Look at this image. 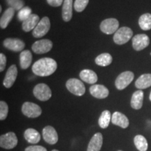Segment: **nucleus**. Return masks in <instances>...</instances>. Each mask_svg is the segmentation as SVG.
I'll list each match as a JSON object with an SVG mask.
<instances>
[{
    "label": "nucleus",
    "instance_id": "4c0bfd02",
    "mask_svg": "<svg viewBox=\"0 0 151 151\" xmlns=\"http://www.w3.org/2000/svg\"><path fill=\"white\" fill-rule=\"evenodd\" d=\"M52 151H60V150H56V149H54V150H52Z\"/></svg>",
    "mask_w": 151,
    "mask_h": 151
},
{
    "label": "nucleus",
    "instance_id": "72a5a7b5",
    "mask_svg": "<svg viewBox=\"0 0 151 151\" xmlns=\"http://www.w3.org/2000/svg\"><path fill=\"white\" fill-rule=\"evenodd\" d=\"M24 151H47V150L41 146H30L26 148Z\"/></svg>",
    "mask_w": 151,
    "mask_h": 151
},
{
    "label": "nucleus",
    "instance_id": "f03ea898",
    "mask_svg": "<svg viewBox=\"0 0 151 151\" xmlns=\"http://www.w3.org/2000/svg\"><path fill=\"white\" fill-rule=\"evenodd\" d=\"M132 36L133 32L129 27H120L113 36V41L118 45H123L132 39Z\"/></svg>",
    "mask_w": 151,
    "mask_h": 151
},
{
    "label": "nucleus",
    "instance_id": "58836bf2",
    "mask_svg": "<svg viewBox=\"0 0 151 151\" xmlns=\"http://www.w3.org/2000/svg\"><path fill=\"white\" fill-rule=\"evenodd\" d=\"M118 151H122V150H118Z\"/></svg>",
    "mask_w": 151,
    "mask_h": 151
},
{
    "label": "nucleus",
    "instance_id": "f257e3e1",
    "mask_svg": "<svg viewBox=\"0 0 151 151\" xmlns=\"http://www.w3.org/2000/svg\"><path fill=\"white\" fill-rule=\"evenodd\" d=\"M58 64L52 58H44L37 60L32 65V71L39 76H48L56 71Z\"/></svg>",
    "mask_w": 151,
    "mask_h": 151
},
{
    "label": "nucleus",
    "instance_id": "4468645a",
    "mask_svg": "<svg viewBox=\"0 0 151 151\" xmlns=\"http://www.w3.org/2000/svg\"><path fill=\"white\" fill-rule=\"evenodd\" d=\"M18 76V69L15 65H11L8 69L5 78L4 79L3 85L5 88H10L14 84Z\"/></svg>",
    "mask_w": 151,
    "mask_h": 151
},
{
    "label": "nucleus",
    "instance_id": "e433bc0d",
    "mask_svg": "<svg viewBox=\"0 0 151 151\" xmlns=\"http://www.w3.org/2000/svg\"><path fill=\"white\" fill-rule=\"evenodd\" d=\"M149 99H150V100L151 101V92H150V97H149Z\"/></svg>",
    "mask_w": 151,
    "mask_h": 151
},
{
    "label": "nucleus",
    "instance_id": "dca6fc26",
    "mask_svg": "<svg viewBox=\"0 0 151 151\" xmlns=\"http://www.w3.org/2000/svg\"><path fill=\"white\" fill-rule=\"evenodd\" d=\"M103 145V136L100 132L94 134L88 143L87 151H100Z\"/></svg>",
    "mask_w": 151,
    "mask_h": 151
},
{
    "label": "nucleus",
    "instance_id": "ea45409f",
    "mask_svg": "<svg viewBox=\"0 0 151 151\" xmlns=\"http://www.w3.org/2000/svg\"><path fill=\"white\" fill-rule=\"evenodd\" d=\"M150 55H151V52H150Z\"/></svg>",
    "mask_w": 151,
    "mask_h": 151
},
{
    "label": "nucleus",
    "instance_id": "473e14b6",
    "mask_svg": "<svg viewBox=\"0 0 151 151\" xmlns=\"http://www.w3.org/2000/svg\"><path fill=\"white\" fill-rule=\"evenodd\" d=\"M9 106L8 104L4 101H0V120H4L8 116Z\"/></svg>",
    "mask_w": 151,
    "mask_h": 151
},
{
    "label": "nucleus",
    "instance_id": "0eeeda50",
    "mask_svg": "<svg viewBox=\"0 0 151 151\" xmlns=\"http://www.w3.org/2000/svg\"><path fill=\"white\" fill-rule=\"evenodd\" d=\"M134 77V73L129 71H124L120 73L115 81V85H116L117 89L122 90L127 88L132 82Z\"/></svg>",
    "mask_w": 151,
    "mask_h": 151
},
{
    "label": "nucleus",
    "instance_id": "f704fd0d",
    "mask_svg": "<svg viewBox=\"0 0 151 151\" xmlns=\"http://www.w3.org/2000/svg\"><path fill=\"white\" fill-rule=\"evenodd\" d=\"M6 65V58L3 53L0 54V71H3L5 69Z\"/></svg>",
    "mask_w": 151,
    "mask_h": 151
},
{
    "label": "nucleus",
    "instance_id": "ddd939ff",
    "mask_svg": "<svg viewBox=\"0 0 151 151\" xmlns=\"http://www.w3.org/2000/svg\"><path fill=\"white\" fill-rule=\"evenodd\" d=\"M43 138L47 143L54 145L58 141V134L55 129L52 126H46L43 129Z\"/></svg>",
    "mask_w": 151,
    "mask_h": 151
},
{
    "label": "nucleus",
    "instance_id": "c9c22d12",
    "mask_svg": "<svg viewBox=\"0 0 151 151\" xmlns=\"http://www.w3.org/2000/svg\"><path fill=\"white\" fill-rule=\"evenodd\" d=\"M47 2L50 6L53 7H58L63 4L64 0H46Z\"/></svg>",
    "mask_w": 151,
    "mask_h": 151
},
{
    "label": "nucleus",
    "instance_id": "9d476101",
    "mask_svg": "<svg viewBox=\"0 0 151 151\" xmlns=\"http://www.w3.org/2000/svg\"><path fill=\"white\" fill-rule=\"evenodd\" d=\"M52 48V42L49 39H41L33 43L32 49L36 54H43L50 51Z\"/></svg>",
    "mask_w": 151,
    "mask_h": 151
},
{
    "label": "nucleus",
    "instance_id": "6ab92c4d",
    "mask_svg": "<svg viewBox=\"0 0 151 151\" xmlns=\"http://www.w3.org/2000/svg\"><path fill=\"white\" fill-rule=\"evenodd\" d=\"M24 138L28 143L36 144L41 140V134L39 132L33 128H28L24 131Z\"/></svg>",
    "mask_w": 151,
    "mask_h": 151
},
{
    "label": "nucleus",
    "instance_id": "423d86ee",
    "mask_svg": "<svg viewBox=\"0 0 151 151\" xmlns=\"http://www.w3.org/2000/svg\"><path fill=\"white\" fill-rule=\"evenodd\" d=\"M18 139L14 132H8L0 137V146L6 150L14 148L18 145Z\"/></svg>",
    "mask_w": 151,
    "mask_h": 151
},
{
    "label": "nucleus",
    "instance_id": "c85d7f7f",
    "mask_svg": "<svg viewBox=\"0 0 151 151\" xmlns=\"http://www.w3.org/2000/svg\"><path fill=\"white\" fill-rule=\"evenodd\" d=\"M139 24L141 29L147 31L151 29V14H143L139 19Z\"/></svg>",
    "mask_w": 151,
    "mask_h": 151
},
{
    "label": "nucleus",
    "instance_id": "7ed1b4c3",
    "mask_svg": "<svg viewBox=\"0 0 151 151\" xmlns=\"http://www.w3.org/2000/svg\"><path fill=\"white\" fill-rule=\"evenodd\" d=\"M22 113L27 118H38L42 113V110L39 105L32 102H24L22 106Z\"/></svg>",
    "mask_w": 151,
    "mask_h": 151
},
{
    "label": "nucleus",
    "instance_id": "c756f323",
    "mask_svg": "<svg viewBox=\"0 0 151 151\" xmlns=\"http://www.w3.org/2000/svg\"><path fill=\"white\" fill-rule=\"evenodd\" d=\"M32 15V9L28 6H24L18 11V18L20 21L24 22Z\"/></svg>",
    "mask_w": 151,
    "mask_h": 151
},
{
    "label": "nucleus",
    "instance_id": "5701e85b",
    "mask_svg": "<svg viewBox=\"0 0 151 151\" xmlns=\"http://www.w3.org/2000/svg\"><path fill=\"white\" fill-rule=\"evenodd\" d=\"M32 55L29 50H24L20 54V65L21 69H26L31 65Z\"/></svg>",
    "mask_w": 151,
    "mask_h": 151
},
{
    "label": "nucleus",
    "instance_id": "7c9ffc66",
    "mask_svg": "<svg viewBox=\"0 0 151 151\" xmlns=\"http://www.w3.org/2000/svg\"><path fill=\"white\" fill-rule=\"evenodd\" d=\"M88 2L89 0H76L73 4V7L77 12H82L86 8Z\"/></svg>",
    "mask_w": 151,
    "mask_h": 151
},
{
    "label": "nucleus",
    "instance_id": "2eb2a0df",
    "mask_svg": "<svg viewBox=\"0 0 151 151\" xmlns=\"http://www.w3.org/2000/svg\"><path fill=\"white\" fill-rule=\"evenodd\" d=\"M90 92L92 96L97 99H105L109 96L108 88L102 85L94 84L90 88Z\"/></svg>",
    "mask_w": 151,
    "mask_h": 151
},
{
    "label": "nucleus",
    "instance_id": "cd10ccee",
    "mask_svg": "<svg viewBox=\"0 0 151 151\" xmlns=\"http://www.w3.org/2000/svg\"><path fill=\"white\" fill-rule=\"evenodd\" d=\"M112 61V56L109 53L100 54L95 59V63L101 67H106V66L111 65Z\"/></svg>",
    "mask_w": 151,
    "mask_h": 151
},
{
    "label": "nucleus",
    "instance_id": "9b49d317",
    "mask_svg": "<svg viewBox=\"0 0 151 151\" xmlns=\"http://www.w3.org/2000/svg\"><path fill=\"white\" fill-rule=\"evenodd\" d=\"M150 39L145 34L137 35L132 38V46L137 51H140L148 46Z\"/></svg>",
    "mask_w": 151,
    "mask_h": 151
},
{
    "label": "nucleus",
    "instance_id": "a878e982",
    "mask_svg": "<svg viewBox=\"0 0 151 151\" xmlns=\"http://www.w3.org/2000/svg\"><path fill=\"white\" fill-rule=\"evenodd\" d=\"M111 117L112 116H111L110 111L108 110L104 111L99 117V120H98L99 127L102 129H106L110 124Z\"/></svg>",
    "mask_w": 151,
    "mask_h": 151
},
{
    "label": "nucleus",
    "instance_id": "aec40b11",
    "mask_svg": "<svg viewBox=\"0 0 151 151\" xmlns=\"http://www.w3.org/2000/svg\"><path fill=\"white\" fill-rule=\"evenodd\" d=\"M73 0H64L62 4V19L64 21L68 22L72 18Z\"/></svg>",
    "mask_w": 151,
    "mask_h": 151
},
{
    "label": "nucleus",
    "instance_id": "39448f33",
    "mask_svg": "<svg viewBox=\"0 0 151 151\" xmlns=\"http://www.w3.org/2000/svg\"><path fill=\"white\" fill-rule=\"evenodd\" d=\"M33 94L37 99L42 101H48L52 96L50 88L45 83H39L35 87Z\"/></svg>",
    "mask_w": 151,
    "mask_h": 151
},
{
    "label": "nucleus",
    "instance_id": "393cba45",
    "mask_svg": "<svg viewBox=\"0 0 151 151\" xmlns=\"http://www.w3.org/2000/svg\"><path fill=\"white\" fill-rule=\"evenodd\" d=\"M135 86L138 89H146L151 86V74L146 73L141 75L135 82Z\"/></svg>",
    "mask_w": 151,
    "mask_h": 151
},
{
    "label": "nucleus",
    "instance_id": "6e6552de",
    "mask_svg": "<svg viewBox=\"0 0 151 151\" xmlns=\"http://www.w3.org/2000/svg\"><path fill=\"white\" fill-rule=\"evenodd\" d=\"M119 22L116 18H108L103 20L100 24V29L106 35L116 33L119 29Z\"/></svg>",
    "mask_w": 151,
    "mask_h": 151
},
{
    "label": "nucleus",
    "instance_id": "f3484780",
    "mask_svg": "<svg viewBox=\"0 0 151 151\" xmlns=\"http://www.w3.org/2000/svg\"><path fill=\"white\" fill-rule=\"evenodd\" d=\"M111 122L115 125L120 127L122 129H126L129 124L127 117L123 113L116 111L111 117Z\"/></svg>",
    "mask_w": 151,
    "mask_h": 151
},
{
    "label": "nucleus",
    "instance_id": "4be33fe9",
    "mask_svg": "<svg viewBox=\"0 0 151 151\" xmlns=\"http://www.w3.org/2000/svg\"><path fill=\"white\" fill-rule=\"evenodd\" d=\"M143 92L139 90L134 92L131 99V106L135 110H139L143 106Z\"/></svg>",
    "mask_w": 151,
    "mask_h": 151
},
{
    "label": "nucleus",
    "instance_id": "f8f14e48",
    "mask_svg": "<svg viewBox=\"0 0 151 151\" xmlns=\"http://www.w3.org/2000/svg\"><path fill=\"white\" fill-rule=\"evenodd\" d=\"M4 46L5 48L12 50V51L20 52L22 51L25 46V44H24V41L19 39L8 38V39H6L4 41Z\"/></svg>",
    "mask_w": 151,
    "mask_h": 151
},
{
    "label": "nucleus",
    "instance_id": "bb28decb",
    "mask_svg": "<svg viewBox=\"0 0 151 151\" xmlns=\"http://www.w3.org/2000/svg\"><path fill=\"white\" fill-rule=\"evenodd\" d=\"M134 143L136 148L139 151H146L148 150V144L146 139L142 135H137L134 139Z\"/></svg>",
    "mask_w": 151,
    "mask_h": 151
},
{
    "label": "nucleus",
    "instance_id": "1a4fd4ad",
    "mask_svg": "<svg viewBox=\"0 0 151 151\" xmlns=\"http://www.w3.org/2000/svg\"><path fill=\"white\" fill-rule=\"evenodd\" d=\"M50 28V22L48 17H43L40 20L37 27L32 32V35L35 38H41L48 32Z\"/></svg>",
    "mask_w": 151,
    "mask_h": 151
},
{
    "label": "nucleus",
    "instance_id": "20e7f679",
    "mask_svg": "<svg viewBox=\"0 0 151 151\" xmlns=\"http://www.w3.org/2000/svg\"><path fill=\"white\" fill-rule=\"evenodd\" d=\"M66 87L71 93L76 96H83L86 92L83 83L77 78H70L66 83Z\"/></svg>",
    "mask_w": 151,
    "mask_h": 151
},
{
    "label": "nucleus",
    "instance_id": "2f4dec72",
    "mask_svg": "<svg viewBox=\"0 0 151 151\" xmlns=\"http://www.w3.org/2000/svg\"><path fill=\"white\" fill-rule=\"evenodd\" d=\"M6 3L11 8L20 11L24 7V1L22 0H6Z\"/></svg>",
    "mask_w": 151,
    "mask_h": 151
},
{
    "label": "nucleus",
    "instance_id": "412c9836",
    "mask_svg": "<svg viewBox=\"0 0 151 151\" xmlns=\"http://www.w3.org/2000/svg\"><path fill=\"white\" fill-rule=\"evenodd\" d=\"M80 78L83 81L89 84H94L98 80L97 73L90 69H84L81 71L80 73Z\"/></svg>",
    "mask_w": 151,
    "mask_h": 151
},
{
    "label": "nucleus",
    "instance_id": "a211bd4d",
    "mask_svg": "<svg viewBox=\"0 0 151 151\" xmlns=\"http://www.w3.org/2000/svg\"><path fill=\"white\" fill-rule=\"evenodd\" d=\"M40 21L39 17L37 14H32L27 20L22 22V29L26 32H30L31 30H34L35 28L37 27V25Z\"/></svg>",
    "mask_w": 151,
    "mask_h": 151
},
{
    "label": "nucleus",
    "instance_id": "b1692460",
    "mask_svg": "<svg viewBox=\"0 0 151 151\" xmlns=\"http://www.w3.org/2000/svg\"><path fill=\"white\" fill-rule=\"evenodd\" d=\"M15 14V9L9 7L6 10L0 19V26L2 29L6 28L9 24L10 23L11 20L14 18Z\"/></svg>",
    "mask_w": 151,
    "mask_h": 151
}]
</instances>
